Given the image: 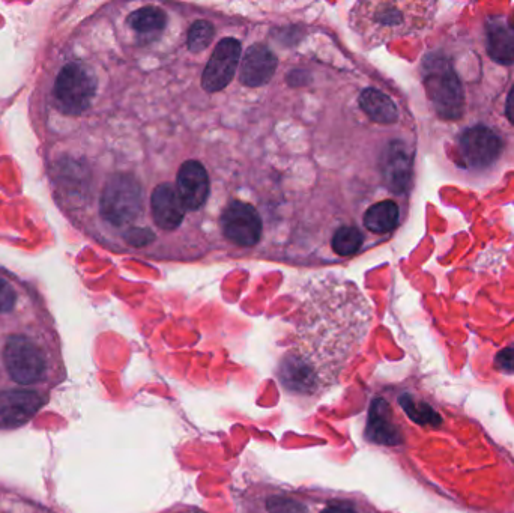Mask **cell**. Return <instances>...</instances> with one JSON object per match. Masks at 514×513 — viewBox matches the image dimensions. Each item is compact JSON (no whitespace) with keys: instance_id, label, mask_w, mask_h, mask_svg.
Returning a JSON list of instances; mask_svg holds the SVG:
<instances>
[{"instance_id":"cell-1","label":"cell","mask_w":514,"mask_h":513,"mask_svg":"<svg viewBox=\"0 0 514 513\" xmlns=\"http://www.w3.org/2000/svg\"><path fill=\"white\" fill-rule=\"evenodd\" d=\"M372 316L370 301L348 280L328 277L304 288L294 334L274 369L285 395L313 404L333 390L363 347Z\"/></svg>"},{"instance_id":"cell-2","label":"cell","mask_w":514,"mask_h":513,"mask_svg":"<svg viewBox=\"0 0 514 513\" xmlns=\"http://www.w3.org/2000/svg\"><path fill=\"white\" fill-rule=\"evenodd\" d=\"M64 378L61 342L43 297L0 267V431L31 422Z\"/></svg>"},{"instance_id":"cell-3","label":"cell","mask_w":514,"mask_h":513,"mask_svg":"<svg viewBox=\"0 0 514 513\" xmlns=\"http://www.w3.org/2000/svg\"><path fill=\"white\" fill-rule=\"evenodd\" d=\"M236 513H391L360 492L256 482L238 498Z\"/></svg>"},{"instance_id":"cell-4","label":"cell","mask_w":514,"mask_h":513,"mask_svg":"<svg viewBox=\"0 0 514 513\" xmlns=\"http://www.w3.org/2000/svg\"><path fill=\"white\" fill-rule=\"evenodd\" d=\"M438 5L433 2L364 0L352 7L349 25L364 47L382 46L397 38L420 34L433 25Z\"/></svg>"},{"instance_id":"cell-5","label":"cell","mask_w":514,"mask_h":513,"mask_svg":"<svg viewBox=\"0 0 514 513\" xmlns=\"http://www.w3.org/2000/svg\"><path fill=\"white\" fill-rule=\"evenodd\" d=\"M143 210L142 187L128 174H116L104 184L100 216L115 228H125L139 219Z\"/></svg>"},{"instance_id":"cell-6","label":"cell","mask_w":514,"mask_h":513,"mask_svg":"<svg viewBox=\"0 0 514 513\" xmlns=\"http://www.w3.org/2000/svg\"><path fill=\"white\" fill-rule=\"evenodd\" d=\"M504 136L492 125L475 124L457 136V155L468 169L492 167L504 152Z\"/></svg>"},{"instance_id":"cell-7","label":"cell","mask_w":514,"mask_h":513,"mask_svg":"<svg viewBox=\"0 0 514 513\" xmlns=\"http://www.w3.org/2000/svg\"><path fill=\"white\" fill-rule=\"evenodd\" d=\"M426 88L436 112L445 119H459L462 115L463 95L462 83L457 79L453 67L447 61L439 62L430 67L427 73Z\"/></svg>"},{"instance_id":"cell-8","label":"cell","mask_w":514,"mask_h":513,"mask_svg":"<svg viewBox=\"0 0 514 513\" xmlns=\"http://www.w3.org/2000/svg\"><path fill=\"white\" fill-rule=\"evenodd\" d=\"M221 231L236 246L253 247L262 237V220L251 205L233 201L221 214Z\"/></svg>"},{"instance_id":"cell-9","label":"cell","mask_w":514,"mask_h":513,"mask_svg":"<svg viewBox=\"0 0 514 513\" xmlns=\"http://www.w3.org/2000/svg\"><path fill=\"white\" fill-rule=\"evenodd\" d=\"M241 59V43L235 38H224L215 47L202 76L206 92H220L227 88L235 76Z\"/></svg>"},{"instance_id":"cell-10","label":"cell","mask_w":514,"mask_h":513,"mask_svg":"<svg viewBox=\"0 0 514 513\" xmlns=\"http://www.w3.org/2000/svg\"><path fill=\"white\" fill-rule=\"evenodd\" d=\"M412 164H414V149L403 140H394L385 149L384 172L385 183L394 195L408 192L412 180Z\"/></svg>"},{"instance_id":"cell-11","label":"cell","mask_w":514,"mask_h":513,"mask_svg":"<svg viewBox=\"0 0 514 513\" xmlns=\"http://www.w3.org/2000/svg\"><path fill=\"white\" fill-rule=\"evenodd\" d=\"M178 195L185 210L197 211L205 205L209 196V177L202 163L188 160L182 164L176 178Z\"/></svg>"},{"instance_id":"cell-12","label":"cell","mask_w":514,"mask_h":513,"mask_svg":"<svg viewBox=\"0 0 514 513\" xmlns=\"http://www.w3.org/2000/svg\"><path fill=\"white\" fill-rule=\"evenodd\" d=\"M277 65L279 59L273 50L268 49L265 44H253L242 59L239 82L250 88L267 85L273 79Z\"/></svg>"},{"instance_id":"cell-13","label":"cell","mask_w":514,"mask_h":513,"mask_svg":"<svg viewBox=\"0 0 514 513\" xmlns=\"http://www.w3.org/2000/svg\"><path fill=\"white\" fill-rule=\"evenodd\" d=\"M486 53L495 64L502 67L514 65V25L507 17H492L487 20Z\"/></svg>"},{"instance_id":"cell-14","label":"cell","mask_w":514,"mask_h":513,"mask_svg":"<svg viewBox=\"0 0 514 513\" xmlns=\"http://www.w3.org/2000/svg\"><path fill=\"white\" fill-rule=\"evenodd\" d=\"M151 213L155 225L164 231H173L185 217V207L178 190L170 183L155 187L151 195Z\"/></svg>"},{"instance_id":"cell-15","label":"cell","mask_w":514,"mask_h":513,"mask_svg":"<svg viewBox=\"0 0 514 513\" xmlns=\"http://www.w3.org/2000/svg\"><path fill=\"white\" fill-rule=\"evenodd\" d=\"M361 109L372 119L382 125L396 124L399 121L400 113L397 109L393 98L388 97L385 92L375 88H367L361 92L360 100Z\"/></svg>"},{"instance_id":"cell-16","label":"cell","mask_w":514,"mask_h":513,"mask_svg":"<svg viewBox=\"0 0 514 513\" xmlns=\"http://www.w3.org/2000/svg\"><path fill=\"white\" fill-rule=\"evenodd\" d=\"M127 25L137 37L154 41L163 34L167 25V16L157 7H143L133 11L127 17Z\"/></svg>"},{"instance_id":"cell-17","label":"cell","mask_w":514,"mask_h":513,"mask_svg":"<svg viewBox=\"0 0 514 513\" xmlns=\"http://www.w3.org/2000/svg\"><path fill=\"white\" fill-rule=\"evenodd\" d=\"M400 222V208L394 201H382L372 205L364 214V226L373 234L393 232Z\"/></svg>"},{"instance_id":"cell-18","label":"cell","mask_w":514,"mask_h":513,"mask_svg":"<svg viewBox=\"0 0 514 513\" xmlns=\"http://www.w3.org/2000/svg\"><path fill=\"white\" fill-rule=\"evenodd\" d=\"M363 243L364 237L360 229L354 226H343L334 234L331 246L339 256H352L361 249Z\"/></svg>"},{"instance_id":"cell-19","label":"cell","mask_w":514,"mask_h":513,"mask_svg":"<svg viewBox=\"0 0 514 513\" xmlns=\"http://www.w3.org/2000/svg\"><path fill=\"white\" fill-rule=\"evenodd\" d=\"M215 29L212 23L199 20L188 31L187 46L191 53H202L211 44Z\"/></svg>"},{"instance_id":"cell-20","label":"cell","mask_w":514,"mask_h":513,"mask_svg":"<svg viewBox=\"0 0 514 513\" xmlns=\"http://www.w3.org/2000/svg\"><path fill=\"white\" fill-rule=\"evenodd\" d=\"M403 407H405L406 413L415 420V422L420 423V425H439L441 423V417L432 410V408L427 407L426 404H414L411 398L403 399Z\"/></svg>"},{"instance_id":"cell-21","label":"cell","mask_w":514,"mask_h":513,"mask_svg":"<svg viewBox=\"0 0 514 513\" xmlns=\"http://www.w3.org/2000/svg\"><path fill=\"white\" fill-rule=\"evenodd\" d=\"M496 368L505 372H514V348H505L495 359Z\"/></svg>"},{"instance_id":"cell-22","label":"cell","mask_w":514,"mask_h":513,"mask_svg":"<svg viewBox=\"0 0 514 513\" xmlns=\"http://www.w3.org/2000/svg\"><path fill=\"white\" fill-rule=\"evenodd\" d=\"M505 118L510 122L511 125H514V85L511 86L510 92H508L507 100H505Z\"/></svg>"}]
</instances>
